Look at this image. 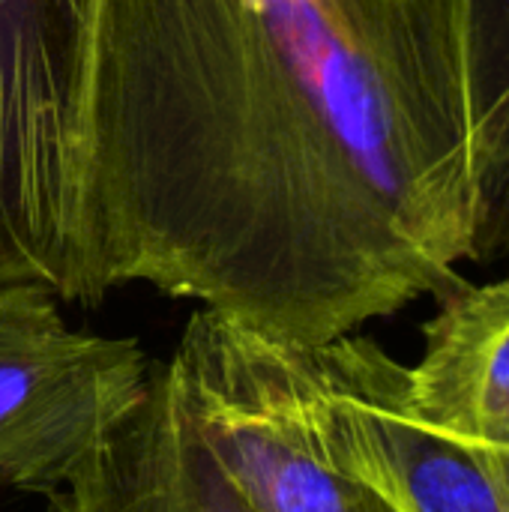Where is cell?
Here are the masks:
<instances>
[{
	"instance_id": "cell-1",
	"label": "cell",
	"mask_w": 509,
	"mask_h": 512,
	"mask_svg": "<svg viewBox=\"0 0 509 512\" xmlns=\"http://www.w3.org/2000/svg\"><path fill=\"white\" fill-rule=\"evenodd\" d=\"M84 303L147 282L324 348L462 282L474 192L420 0H96Z\"/></svg>"
},
{
	"instance_id": "cell-2",
	"label": "cell",
	"mask_w": 509,
	"mask_h": 512,
	"mask_svg": "<svg viewBox=\"0 0 509 512\" xmlns=\"http://www.w3.org/2000/svg\"><path fill=\"white\" fill-rule=\"evenodd\" d=\"M96 0H0V288L84 303L81 105Z\"/></svg>"
},
{
	"instance_id": "cell-3",
	"label": "cell",
	"mask_w": 509,
	"mask_h": 512,
	"mask_svg": "<svg viewBox=\"0 0 509 512\" xmlns=\"http://www.w3.org/2000/svg\"><path fill=\"white\" fill-rule=\"evenodd\" d=\"M168 372L198 438L255 512H393L330 456L309 348L201 306Z\"/></svg>"
},
{
	"instance_id": "cell-4",
	"label": "cell",
	"mask_w": 509,
	"mask_h": 512,
	"mask_svg": "<svg viewBox=\"0 0 509 512\" xmlns=\"http://www.w3.org/2000/svg\"><path fill=\"white\" fill-rule=\"evenodd\" d=\"M156 366L135 339L69 327L51 291L0 288V489L60 492Z\"/></svg>"
},
{
	"instance_id": "cell-5",
	"label": "cell",
	"mask_w": 509,
	"mask_h": 512,
	"mask_svg": "<svg viewBox=\"0 0 509 512\" xmlns=\"http://www.w3.org/2000/svg\"><path fill=\"white\" fill-rule=\"evenodd\" d=\"M315 414L336 465L393 512H509V453L459 444L414 414L405 363L372 336L309 348Z\"/></svg>"
},
{
	"instance_id": "cell-6",
	"label": "cell",
	"mask_w": 509,
	"mask_h": 512,
	"mask_svg": "<svg viewBox=\"0 0 509 512\" xmlns=\"http://www.w3.org/2000/svg\"><path fill=\"white\" fill-rule=\"evenodd\" d=\"M42 512H255L183 411L168 363Z\"/></svg>"
},
{
	"instance_id": "cell-7",
	"label": "cell",
	"mask_w": 509,
	"mask_h": 512,
	"mask_svg": "<svg viewBox=\"0 0 509 512\" xmlns=\"http://www.w3.org/2000/svg\"><path fill=\"white\" fill-rule=\"evenodd\" d=\"M474 192V264L509 279V0H420Z\"/></svg>"
},
{
	"instance_id": "cell-8",
	"label": "cell",
	"mask_w": 509,
	"mask_h": 512,
	"mask_svg": "<svg viewBox=\"0 0 509 512\" xmlns=\"http://www.w3.org/2000/svg\"><path fill=\"white\" fill-rule=\"evenodd\" d=\"M405 399L441 435L509 453V279H462L438 297Z\"/></svg>"
}]
</instances>
